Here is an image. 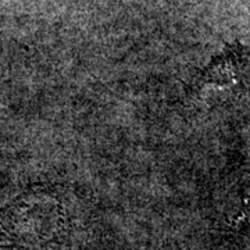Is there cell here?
<instances>
[{
  "mask_svg": "<svg viewBox=\"0 0 250 250\" xmlns=\"http://www.w3.org/2000/svg\"><path fill=\"white\" fill-rule=\"evenodd\" d=\"M249 207H250V199H249Z\"/></svg>",
  "mask_w": 250,
  "mask_h": 250,
  "instance_id": "obj_1",
  "label": "cell"
}]
</instances>
